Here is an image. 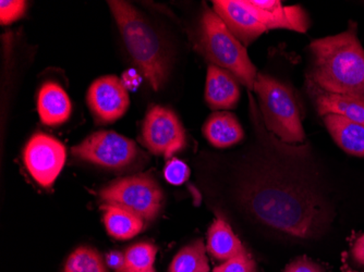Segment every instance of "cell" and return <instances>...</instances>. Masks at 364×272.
<instances>
[{"mask_svg":"<svg viewBox=\"0 0 364 272\" xmlns=\"http://www.w3.org/2000/svg\"><path fill=\"white\" fill-rule=\"evenodd\" d=\"M206 249L210 256L223 261L247 251L228 222L220 216L215 218L214 222L208 229Z\"/></svg>","mask_w":364,"mask_h":272,"instance_id":"obj_18","label":"cell"},{"mask_svg":"<svg viewBox=\"0 0 364 272\" xmlns=\"http://www.w3.org/2000/svg\"><path fill=\"white\" fill-rule=\"evenodd\" d=\"M141 140L152 154L171 159L187 145L185 128L177 114L167 107L152 106L147 110L141 131Z\"/></svg>","mask_w":364,"mask_h":272,"instance_id":"obj_8","label":"cell"},{"mask_svg":"<svg viewBox=\"0 0 364 272\" xmlns=\"http://www.w3.org/2000/svg\"><path fill=\"white\" fill-rule=\"evenodd\" d=\"M65 272H109L101 254L91 247L81 246L70 254Z\"/></svg>","mask_w":364,"mask_h":272,"instance_id":"obj_21","label":"cell"},{"mask_svg":"<svg viewBox=\"0 0 364 272\" xmlns=\"http://www.w3.org/2000/svg\"><path fill=\"white\" fill-rule=\"evenodd\" d=\"M122 81L127 89H136L141 83L140 72H136L134 69H130V70L124 73Z\"/></svg>","mask_w":364,"mask_h":272,"instance_id":"obj_28","label":"cell"},{"mask_svg":"<svg viewBox=\"0 0 364 272\" xmlns=\"http://www.w3.org/2000/svg\"><path fill=\"white\" fill-rule=\"evenodd\" d=\"M311 89H313V97L320 116L336 114L364 124L363 100L323 91L313 83H311Z\"/></svg>","mask_w":364,"mask_h":272,"instance_id":"obj_15","label":"cell"},{"mask_svg":"<svg viewBox=\"0 0 364 272\" xmlns=\"http://www.w3.org/2000/svg\"><path fill=\"white\" fill-rule=\"evenodd\" d=\"M239 99L240 89L236 77L218 65H208L205 100L210 109H232L236 107Z\"/></svg>","mask_w":364,"mask_h":272,"instance_id":"obj_13","label":"cell"},{"mask_svg":"<svg viewBox=\"0 0 364 272\" xmlns=\"http://www.w3.org/2000/svg\"><path fill=\"white\" fill-rule=\"evenodd\" d=\"M243 202L269 228L296 237L312 236L321 224L318 202L308 191L282 179L262 178L247 184Z\"/></svg>","mask_w":364,"mask_h":272,"instance_id":"obj_1","label":"cell"},{"mask_svg":"<svg viewBox=\"0 0 364 272\" xmlns=\"http://www.w3.org/2000/svg\"><path fill=\"white\" fill-rule=\"evenodd\" d=\"M87 104L96 121L112 124L124 116L130 106V97L122 79L104 75L90 85Z\"/></svg>","mask_w":364,"mask_h":272,"instance_id":"obj_10","label":"cell"},{"mask_svg":"<svg viewBox=\"0 0 364 272\" xmlns=\"http://www.w3.org/2000/svg\"><path fill=\"white\" fill-rule=\"evenodd\" d=\"M157 249L151 243L141 242L132 245L124 251L126 270L136 272H154Z\"/></svg>","mask_w":364,"mask_h":272,"instance_id":"obj_22","label":"cell"},{"mask_svg":"<svg viewBox=\"0 0 364 272\" xmlns=\"http://www.w3.org/2000/svg\"><path fill=\"white\" fill-rule=\"evenodd\" d=\"M311 83L329 93L364 100V49L357 36V24L348 30L311 44Z\"/></svg>","mask_w":364,"mask_h":272,"instance_id":"obj_2","label":"cell"},{"mask_svg":"<svg viewBox=\"0 0 364 272\" xmlns=\"http://www.w3.org/2000/svg\"><path fill=\"white\" fill-rule=\"evenodd\" d=\"M106 265L109 266L116 272H122L126 270V261H124V254L119 251H110L106 256Z\"/></svg>","mask_w":364,"mask_h":272,"instance_id":"obj_27","label":"cell"},{"mask_svg":"<svg viewBox=\"0 0 364 272\" xmlns=\"http://www.w3.org/2000/svg\"><path fill=\"white\" fill-rule=\"evenodd\" d=\"M198 46L210 65H218L249 89L255 87L257 71L245 45L235 38L214 10H204Z\"/></svg>","mask_w":364,"mask_h":272,"instance_id":"obj_4","label":"cell"},{"mask_svg":"<svg viewBox=\"0 0 364 272\" xmlns=\"http://www.w3.org/2000/svg\"><path fill=\"white\" fill-rule=\"evenodd\" d=\"M353 257L355 263L364 267V234L358 237L353 247Z\"/></svg>","mask_w":364,"mask_h":272,"instance_id":"obj_29","label":"cell"},{"mask_svg":"<svg viewBox=\"0 0 364 272\" xmlns=\"http://www.w3.org/2000/svg\"><path fill=\"white\" fill-rule=\"evenodd\" d=\"M26 3L22 0H3L0 1V21L3 26L14 23L23 16Z\"/></svg>","mask_w":364,"mask_h":272,"instance_id":"obj_25","label":"cell"},{"mask_svg":"<svg viewBox=\"0 0 364 272\" xmlns=\"http://www.w3.org/2000/svg\"><path fill=\"white\" fill-rule=\"evenodd\" d=\"M253 91L259 97L267 128L284 142H302L304 130L292 92L283 83L263 73H257Z\"/></svg>","mask_w":364,"mask_h":272,"instance_id":"obj_5","label":"cell"},{"mask_svg":"<svg viewBox=\"0 0 364 272\" xmlns=\"http://www.w3.org/2000/svg\"><path fill=\"white\" fill-rule=\"evenodd\" d=\"M108 6L139 72L154 91H159L169 75L168 55L159 32L131 4L112 0Z\"/></svg>","mask_w":364,"mask_h":272,"instance_id":"obj_3","label":"cell"},{"mask_svg":"<svg viewBox=\"0 0 364 272\" xmlns=\"http://www.w3.org/2000/svg\"><path fill=\"white\" fill-rule=\"evenodd\" d=\"M106 205L118 206L146 222L154 220L163 207L161 185L150 175H134L116 180L100 192Z\"/></svg>","mask_w":364,"mask_h":272,"instance_id":"obj_6","label":"cell"},{"mask_svg":"<svg viewBox=\"0 0 364 272\" xmlns=\"http://www.w3.org/2000/svg\"><path fill=\"white\" fill-rule=\"evenodd\" d=\"M65 145L45 133H36L26 143L23 161L31 177L44 187L52 186L65 167Z\"/></svg>","mask_w":364,"mask_h":272,"instance_id":"obj_9","label":"cell"},{"mask_svg":"<svg viewBox=\"0 0 364 272\" xmlns=\"http://www.w3.org/2000/svg\"><path fill=\"white\" fill-rule=\"evenodd\" d=\"M38 111L45 126H58L68 121L73 105L68 94L59 84L46 82L38 92Z\"/></svg>","mask_w":364,"mask_h":272,"instance_id":"obj_14","label":"cell"},{"mask_svg":"<svg viewBox=\"0 0 364 272\" xmlns=\"http://www.w3.org/2000/svg\"><path fill=\"white\" fill-rule=\"evenodd\" d=\"M363 102H364V100H363Z\"/></svg>","mask_w":364,"mask_h":272,"instance_id":"obj_31","label":"cell"},{"mask_svg":"<svg viewBox=\"0 0 364 272\" xmlns=\"http://www.w3.org/2000/svg\"><path fill=\"white\" fill-rule=\"evenodd\" d=\"M190 177V169L187 163L177 158L169 159L164 168V178L173 185H181Z\"/></svg>","mask_w":364,"mask_h":272,"instance_id":"obj_24","label":"cell"},{"mask_svg":"<svg viewBox=\"0 0 364 272\" xmlns=\"http://www.w3.org/2000/svg\"><path fill=\"white\" fill-rule=\"evenodd\" d=\"M284 272H323L322 268L306 257H300L290 263Z\"/></svg>","mask_w":364,"mask_h":272,"instance_id":"obj_26","label":"cell"},{"mask_svg":"<svg viewBox=\"0 0 364 272\" xmlns=\"http://www.w3.org/2000/svg\"><path fill=\"white\" fill-rule=\"evenodd\" d=\"M102 210L106 230L116 240L132 239L144 228L143 219L124 208L103 204Z\"/></svg>","mask_w":364,"mask_h":272,"instance_id":"obj_19","label":"cell"},{"mask_svg":"<svg viewBox=\"0 0 364 272\" xmlns=\"http://www.w3.org/2000/svg\"><path fill=\"white\" fill-rule=\"evenodd\" d=\"M73 156L112 170L128 167L136 161L139 148L134 141L114 131H97L71 148Z\"/></svg>","mask_w":364,"mask_h":272,"instance_id":"obj_7","label":"cell"},{"mask_svg":"<svg viewBox=\"0 0 364 272\" xmlns=\"http://www.w3.org/2000/svg\"><path fill=\"white\" fill-rule=\"evenodd\" d=\"M267 30L286 28L306 33L310 22L300 6H283L277 0H245Z\"/></svg>","mask_w":364,"mask_h":272,"instance_id":"obj_12","label":"cell"},{"mask_svg":"<svg viewBox=\"0 0 364 272\" xmlns=\"http://www.w3.org/2000/svg\"><path fill=\"white\" fill-rule=\"evenodd\" d=\"M122 272H136V271H132V270H124V271H122ZM155 272V271H154Z\"/></svg>","mask_w":364,"mask_h":272,"instance_id":"obj_30","label":"cell"},{"mask_svg":"<svg viewBox=\"0 0 364 272\" xmlns=\"http://www.w3.org/2000/svg\"><path fill=\"white\" fill-rule=\"evenodd\" d=\"M203 134L213 146L218 148L238 144L245 136L236 116L225 111L214 112L206 119Z\"/></svg>","mask_w":364,"mask_h":272,"instance_id":"obj_17","label":"cell"},{"mask_svg":"<svg viewBox=\"0 0 364 272\" xmlns=\"http://www.w3.org/2000/svg\"><path fill=\"white\" fill-rule=\"evenodd\" d=\"M213 272H257V269L250 254L245 251L215 267Z\"/></svg>","mask_w":364,"mask_h":272,"instance_id":"obj_23","label":"cell"},{"mask_svg":"<svg viewBox=\"0 0 364 272\" xmlns=\"http://www.w3.org/2000/svg\"><path fill=\"white\" fill-rule=\"evenodd\" d=\"M168 272H210L203 241L198 239L180 249L173 257Z\"/></svg>","mask_w":364,"mask_h":272,"instance_id":"obj_20","label":"cell"},{"mask_svg":"<svg viewBox=\"0 0 364 272\" xmlns=\"http://www.w3.org/2000/svg\"><path fill=\"white\" fill-rule=\"evenodd\" d=\"M323 120L329 134L341 149L353 156L364 157L363 124L336 114H327Z\"/></svg>","mask_w":364,"mask_h":272,"instance_id":"obj_16","label":"cell"},{"mask_svg":"<svg viewBox=\"0 0 364 272\" xmlns=\"http://www.w3.org/2000/svg\"><path fill=\"white\" fill-rule=\"evenodd\" d=\"M213 7L228 30L245 46L267 31L245 0H216L213 1Z\"/></svg>","mask_w":364,"mask_h":272,"instance_id":"obj_11","label":"cell"}]
</instances>
